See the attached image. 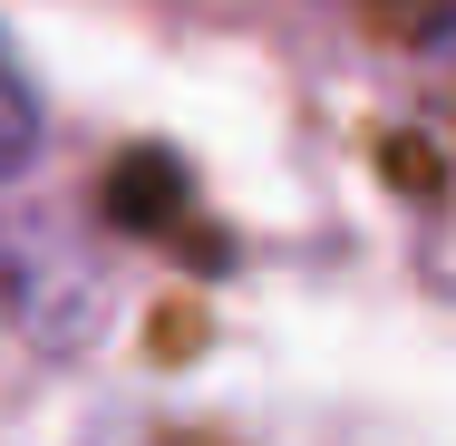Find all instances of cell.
<instances>
[{
	"mask_svg": "<svg viewBox=\"0 0 456 446\" xmlns=\"http://www.w3.org/2000/svg\"><path fill=\"white\" fill-rule=\"evenodd\" d=\"M39 88H29V69H20V49H10V29H0V184H20V166H39Z\"/></svg>",
	"mask_w": 456,
	"mask_h": 446,
	"instance_id": "6da1fadb",
	"label": "cell"
}]
</instances>
